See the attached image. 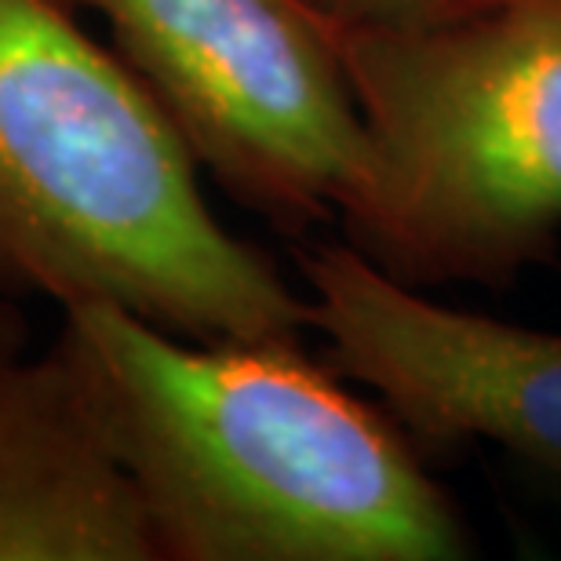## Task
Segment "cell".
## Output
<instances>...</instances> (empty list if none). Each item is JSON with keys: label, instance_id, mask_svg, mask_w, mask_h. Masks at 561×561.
Segmentation results:
<instances>
[{"label": "cell", "instance_id": "cell-5", "mask_svg": "<svg viewBox=\"0 0 561 561\" xmlns=\"http://www.w3.org/2000/svg\"><path fill=\"white\" fill-rule=\"evenodd\" d=\"M310 332L412 437L496 445L561 481V332L445 307L354 249L296 252Z\"/></svg>", "mask_w": 561, "mask_h": 561}, {"label": "cell", "instance_id": "cell-7", "mask_svg": "<svg viewBox=\"0 0 561 561\" xmlns=\"http://www.w3.org/2000/svg\"><path fill=\"white\" fill-rule=\"evenodd\" d=\"M313 4L354 26H423V22L478 8L485 0H313Z\"/></svg>", "mask_w": 561, "mask_h": 561}, {"label": "cell", "instance_id": "cell-2", "mask_svg": "<svg viewBox=\"0 0 561 561\" xmlns=\"http://www.w3.org/2000/svg\"><path fill=\"white\" fill-rule=\"evenodd\" d=\"M66 0H0V302L186 340H307L310 302L219 222L157 99Z\"/></svg>", "mask_w": 561, "mask_h": 561}, {"label": "cell", "instance_id": "cell-6", "mask_svg": "<svg viewBox=\"0 0 561 561\" xmlns=\"http://www.w3.org/2000/svg\"><path fill=\"white\" fill-rule=\"evenodd\" d=\"M0 343V561H161L70 354Z\"/></svg>", "mask_w": 561, "mask_h": 561}, {"label": "cell", "instance_id": "cell-4", "mask_svg": "<svg viewBox=\"0 0 561 561\" xmlns=\"http://www.w3.org/2000/svg\"><path fill=\"white\" fill-rule=\"evenodd\" d=\"M106 22L194 161L280 233L343 222L373 179L332 15L313 0H66Z\"/></svg>", "mask_w": 561, "mask_h": 561}, {"label": "cell", "instance_id": "cell-3", "mask_svg": "<svg viewBox=\"0 0 561 561\" xmlns=\"http://www.w3.org/2000/svg\"><path fill=\"white\" fill-rule=\"evenodd\" d=\"M373 179L343 241L405 285L507 288L561 238V0L332 19Z\"/></svg>", "mask_w": 561, "mask_h": 561}, {"label": "cell", "instance_id": "cell-1", "mask_svg": "<svg viewBox=\"0 0 561 561\" xmlns=\"http://www.w3.org/2000/svg\"><path fill=\"white\" fill-rule=\"evenodd\" d=\"M55 340L136 481L161 561H456L412 434L302 340H186L117 307Z\"/></svg>", "mask_w": 561, "mask_h": 561}, {"label": "cell", "instance_id": "cell-8", "mask_svg": "<svg viewBox=\"0 0 561 561\" xmlns=\"http://www.w3.org/2000/svg\"><path fill=\"white\" fill-rule=\"evenodd\" d=\"M0 343H22V324L11 318V310H0Z\"/></svg>", "mask_w": 561, "mask_h": 561}]
</instances>
